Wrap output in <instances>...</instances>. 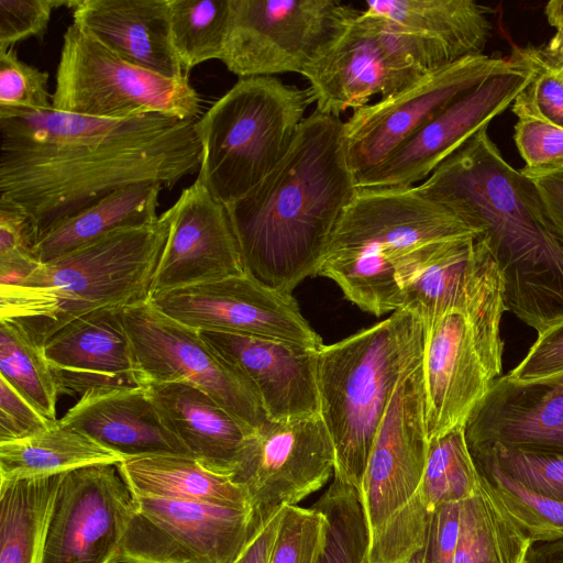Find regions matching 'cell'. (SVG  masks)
<instances>
[{
  "instance_id": "obj_29",
  "label": "cell",
  "mask_w": 563,
  "mask_h": 563,
  "mask_svg": "<svg viewBox=\"0 0 563 563\" xmlns=\"http://www.w3.org/2000/svg\"><path fill=\"white\" fill-rule=\"evenodd\" d=\"M117 466L134 495L251 509L247 494L231 476L208 470L192 456L145 455Z\"/></svg>"
},
{
  "instance_id": "obj_7",
  "label": "cell",
  "mask_w": 563,
  "mask_h": 563,
  "mask_svg": "<svg viewBox=\"0 0 563 563\" xmlns=\"http://www.w3.org/2000/svg\"><path fill=\"white\" fill-rule=\"evenodd\" d=\"M312 102L309 88L240 78L196 121L197 179L224 206L241 199L287 155Z\"/></svg>"
},
{
  "instance_id": "obj_49",
  "label": "cell",
  "mask_w": 563,
  "mask_h": 563,
  "mask_svg": "<svg viewBox=\"0 0 563 563\" xmlns=\"http://www.w3.org/2000/svg\"><path fill=\"white\" fill-rule=\"evenodd\" d=\"M534 183L556 234L563 240V174L541 177Z\"/></svg>"
},
{
  "instance_id": "obj_34",
  "label": "cell",
  "mask_w": 563,
  "mask_h": 563,
  "mask_svg": "<svg viewBox=\"0 0 563 563\" xmlns=\"http://www.w3.org/2000/svg\"><path fill=\"white\" fill-rule=\"evenodd\" d=\"M0 377L41 415L57 420L59 393L43 346L9 319H0Z\"/></svg>"
},
{
  "instance_id": "obj_3",
  "label": "cell",
  "mask_w": 563,
  "mask_h": 563,
  "mask_svg": "<svg viewBox=\"0 0 563 563\" xmlns=\"http://www.w3.org/2000/svg\"><path fill=\"white\" fill-rule=\"evenodd\" d=\"M358 189L343 122L313 111L284 159L255 188L225 206L244 269L284 294L318 275L333 232Z\"/></svg>"
},
{
  "instance_id": "obj_36",
  "label": "cell",
  "mask_w": 563,
  "mask_h": 563,
  "mask_svg": "<svg viewBox=\"0 0 563 563\" xmlns=\"http://www.w3.org/2000/svg\"><path fill=\"white\" fill-rule=\"evenodd\" d=\"M479 487L481 478L467 446L464 426L429 441L420 494L430 512L443 504L472 497Z\"/></svg>"
},
{
  "instance_id": "obj_54",
  "label": "cell",
  "mask_w": 563,
  "mask_h": 563,
  "mask_svg": "<svg viewBox=\"0 0 563 563\" xmlns=\"http://www.w3.org/2000/svg\"><path fill=\"white\" fill-rule=\"evenodd\" d=\"M559 67L561 68V71H562V74H563V66H559Z\"/></svg>"
},
{
  "instance_id": "obj_32",
  "label": "cell",
  "mask_w": 563,
  "mask_h": 563,
  "mask_svg": "<svg viewBox=\"0 0 563 563\" xmlns=\"http://www.w3.org/2000/svg\"><path fill=\"white\" fill-rule=\"evenodd\" d=\"M62 475L0 481V563H43Z\"/></svg>"
},
{
  "instance_id": "obj_33",
  "label": "cell",
  "mask_w": 563,
  "mask_h": 563,
  "mask_svg": "<svg viewBox=\"0 0 563 563\" xmlns=\"http://www.w3.org/2000/svg\"><path fill=\"white\" fill-rule=\"evenodd\" d=\"M530 544L482 482L478 492L462 501L453 563H525Z\"/></svg>"
},
{
  "instance_id": "obj_15",
  "label": "cell",
  "mask_w": 563,
  "mask_h": 563,
  "mask_svg": "<svg viewBox=\"0 0 563 563\" xmlns=\"http://www.w3.org/2000/svg\"><path fill=\"white\" fill-rule=\"evenodd\" d=\"M115 563H236L260 533L251 509L134 495Z\"/></svg>"
},
{
  "instance_id": "obj_19",
  "label": "cell",
  "mask_w": 563,
  "mask_h": 563,
  "mask_svg": "<svg viewBox=\"0 0 563 563\" xmlns=\"http://www.w3.org/2000/svg\"><path fill=\"white\" fill-rule=\"evenodd\" d=\"M150 300L166 316L198 331L265 336L312 349L323 345L292 295L267 287L246 272Z\"/></svg>"
},
{
  "instance_id": "obj_41",
  "label": "cell",
  "mask_w": 563,
  "mask_h": 563,
  "mask_svg": "<svg viewBox=\"0 0 563 563\" xmlns=\"http://www.w3.org/2000/svg\"><path fill=\"white\" fill-rule=\"evenodd\" d=\"M327 525L325 516L313 506L285 507L268 563H317Z\"/></svg>"
},
{
  "instance_id": "obj_39",
  "label": "cell",
  "mask_w": 563,
  "mask_h": 563,
  "mask_svg": "<svg viewBox=\"0 0 563 563\" xmlns=\"http://www.w3.org/2000/svg\"><path fill=\"white\" fill-rule=\"evenodd\" d=\"M517 121L514 141L525 167L520 172L531 179L563 174V128L539 110L531 82L511 104Z\"/></svg>"
},
{
  "instance_id": "obj_38",
  "label": "cell",
  "mask_w": 563,
  "mask_h": 563,
  "mask_svg": "<svg viewBox=\"0 0 563 563\" xmlns=\"http://www.w3.org/2000/svg\"><path fill=\"white\" fill-rule=\"evenodd\" d=\"M312 506L328 522L317 563H367L369 534L360 492L333 475L330 487Z\"/></svg>"
},
{
  "instance_id": "obj_21",
  "label": "cell",
  "mask_w": 563,
  "mask_h": 563,
  "mask_svg": "<svg viewBox=\"0 0 563 563\" xmlns=\"http://www.w3.org/2000/svg\"><path fill=\"white\" fill-rule=\"evenodd\" d=\"M165 213L169 230L150 299L245 272L227 207L198 179Z\"/></svg>"
},
{
  "instance_id": "obj_26",
  "label": "cell",
  "mask_w": 563,
  "mask_h": 563,
  "mask_svg": "<svg viewBox=\"0 0 563 563\" xmlns=\"http://www.w3.org/2000/svg\"><path fill=\"white\" fill-rule=\"evenodd\" d=\"M71 9L74 23L129 63L188 77L173 46L168 0H75Z\"/></svg>"
},
{
  "instance_id": "obj_50",
  "label": "cell",
  "mask_w": 563,
  "mask_h": 563,
  "mask_svg": "<svg viewBox=\"0 0 563 563\" xmlns=\"http://www.w3.org/2000/svg\"><path fill=\"white\" fill-rule=\"evenodd\" d=\"M284 508L278 511L251 541L236 563H268Z\"/></svg>"
},
{
  "instance_id": "obj_5",
  "label": "cell",
  "mask_w": 563,
  "mask_h": 563,
  "mask_svg": "<svg viewBox=\"0 0 563 563\" xmlns=\"http://www.w3.org/2000/svg\"><path fill=\"white\" fill-rule=\"evenodd\" d=\"M426 328L406 309L317 352L320 416L334 474L362 489L378 426L400 382L421 362Z\"/></svg>"
},
{
  "instance_id": "obj_18",
  "label": "cell",
  "mask_w": 563,
  "mask_h": 563,
  "mask_svg": "<svg viewBox=\"0 0 563 563\" xmlns=\"http://www.w3.org/2000/svg\"><path fill=\"white\" fill-rule=\"evenodd\" d=\"M514 64L440 111L378 167L363 177L358 188L411 187L424 181L434 169L471 137L508 109L532 81L533 68L512 48Z\"/></svg>"
},
{
  "instance_id": "obj_1",
  "label": "cell",
  "mask_w": 563,
  "mask_h": 563,
  "mask_svg": "<svg viewBox=\"0 0 563 563\" xmlns=\"http://www.w3.org/2000/svg\"><path fill=\"white\" fill-rule=\"evenodd\" d=\"M198 118L102 119L0 111V200L29 217L33 245L59 223L136 184L173 188L199 170Z\"/></svg>"
},
{
  "instance_id": "obj_47",
  "label": "cell",
  "mask_w": 563,
  "mask_h": 563,
  "mask_svg": "<svg viewBox=\"0 0 563 563\" xmlns=\"http://www.w3.org/2000/svg\"><path fill=\"white\" fill-rule=\"evenodd\" d=\"M563 372V321L538 334L523 360L508 375L531 380Z\"/></svg>"
},
{
  "instance_id": "obj_13",
  "label": "cell",
  "mask_w": 563,
  "mask_h": 563,
  "mask_svg": "<svg viewBox=\"0 0 563 563\" xmlns=\"http://www.w3.org/2000/svg\"><path fill=\"white\" fill-rule=\"evenodd\" d=\"M122 318L144 386H196L253 431L268 420L252 382L198 330L166 316L150 299L122 308Z\"/></svg>"
},
{
  "instance_id": "obj_25",
  "label": "cell",
  "mask_w": 563,
  "mask_h": 563,
  "mask_svg": "<svg viewBox=\"0 0 563 563\" xmlns=\"http://www.w3.org/2000/svg\"><path fill=\"white\" fill-rule=\"evenodd\" d=\"M59 422L125 459L157 454L191 456L165 422L146 386L87 391Z\"/></svg>"
},
{
  "instance_id": "obj_35",
  "label": "cell",
  "mask_w": 563,
  "mask_h": 563,
  "mask_svg": "<svg viewBox=\"0 0 563 563\" xmlns=\"http://www.w3.org/2000/svg\"><path fill=\"white\" fill-rule=\"evenodd\" d=\"M172 42L186 76L220 59L229 31L230 0H168Z\"/></svg>"
},
{
  "instance_id": "obj_20",
  "label": "cell",
  "mask_w": 563,
  "mask_h": 563,
  "mask_svg": "<svg viewBox=\"0 0 563 563\" xmlns=\"http://www.w3.org/2000/svg\"><path fill=\"white\" fill-rule=\"evenodd\" d=\"M396 283L398 309L416 314L426 329L450 312L467 311L505 292L498 266L476 234L420 246L399 265Z\"/></svg>"
},
{
  "instance_id": "obj_48",
  "label": "cell",
  "mask_w": 563,
  "mask_h": 563,
  "mask_svg": "<svg viewBox=\"0 0 563 563\" xmlns=\"http://www.w3.org/2000/svg\"><path fill=\"white\" fill-rule=\"evenodd\" d=\"M462 501L443 504L431 515L427 548L431 563H453L460 533Z\"/></svg>"
},
{
  "instance_id": "obj_17",
  "label": "cell",
  "mask_w": 563,
  "mask_h": 563,
  "mask_svg": "<svg viewBox=\"0 0 563 563\" xmlns=\"http://www.w3.org/2000/svg\"><path fill=\"white\" fill-rule=\"evenodd\" d=\"M136 508L117 464L62 475L52 509L43 563H115Z\"/></svg>"
},
{
  "instance_id": "obj_24",
  "label": "cell",
  "mask_w": 563,
  "mask_h": 563,
  "mask_svg": "<svg viewBox=\"0 0 563 563\" xmlns=\"http://www.w3.org/2000/svg\"><path fill=\"white\" fill-rule=\"evenodd\" d=\"M58 393L144 386L126 332L122 308L82 314L56 331L43 346Z\"/></svg>"
},
{
  "instance_id": "obj_31",
  "label": "cell",
  "mask_w": 563,
  "mask_h": 563,
  "mask_svg": "<svg viewBox=\"0 0 563 563\" xmlns=\"http://www.w3.org/2000/svg\"><path fill=\"white\" fill-rule=\"evenodd\" d=\"M125 457L57 420L29 439L0 443V481L42 478Z\"/></svg>"
},
{
  "instance_id": "obj_2",
  "label": "cell",
  "mask_w": 563,
  "mask_h": 563,
  "mask_svg": "<svg viewBox=\"0 0 563 563\" xmlns=\"http://www.w3.org/2000/svg\"><path fill=\"white\" fill-rule=\"evenodd\" d=\"M417 188L486 243L504 282L507 311L538 334L563 321V240L534 180L504 158L487 129Z\"/></svg>"
},
{
  "instance_id": "obj_16",
  "label": "cell",
  "mask_w": 563,
  "mask_h": 563,
  "mask_svg": "<svg viewBox=\"0 0 563 563\" xmlns=\"http://www.w3.org/2000/svg\"><path fill=\"white\" fill-rule=\"evenodd\" d=\"M512 64L511 56L465 57L400 92L354 110L343 122V135L357 183L450 103Z\"/></svg>"
},
{
  "instance_id": "obj_23",
  "label": "cell",
  "mask_w": 563,
  "mask_h": 563,
  "mask_svg": "<svg viewBox=\"0 0 563 563\" xmlns=\"http://www.w3.org/2000/svg\"><path fill=\"white\" fill-rule=\"evenodd\" d=\"M199 332L217 353L247 376L269 420L320 415L319 349L265 336Z\"/></svg>"
},
{
  "instance_id": "obj_11",
  "label": "cell",
  "mask_w": 563,
  "mask_h": 563,
  "mask_svg": "<svg viewBox=\"0 0 563 563\" xmlns=\"http://www.w3.org/2000/svg\"><path fill=\"white\" fill-rule=\"evenodd\" d=\"M221 62L240 78L302 73L361 11L334 0H230Z\"/></svg>"
},
{
  "instance_id": "obj_6",
  "label": "cell",
  "mask_w": 563,
  "mask_h": 563,
  "mask_svg": "<svg viewBox=\"0 0 563 563\" xmlns=\"http://www.w3.org/2000/svg\"><path fill=\"white\" fill-rule=\"evenodd\" d=\"M476 234L417 188H358L328 245L318 275L380 317L399 307L396 271L422 245ZM477 235V234H476Z\"/></svg>"
},
{
  "instance_id": "obj_44",
  "label": "cell",
  "mask_w": 563,
  "mask_h": 563,
  "mask_svg": "<svg viewBox=\"0 0 563 563\" xmlns=\"http://www.w3.org/2000/svg\"><path fill=\"white\" fill-rule=\"evenodd\" d=\"M74 0H0V51L43 36L55 8H71Z\"/></svg>"
},
{
  "instance_id": "obj_53",
  "label": "cell",
  "mask_w": 563,
  "mask_h": 563,
  "mask_svg": "<svg viewBox=\"0 0 563 563\" xmlns=\"http://www.w3.org/2000/svg\"><path fill=\"white\" fill-rule=\"evenodd\" d=\"M407 563H431L427 543L424 548L418 551Z\"/></svg>"
},
{
  "instance_id": "obj_4",
  "label": "cell",
  "mask_w": 563,
  "mask_h": 563,
  "mask_svg": "<svg viewBox=\"0 0 563 563\" xmlns=\"http://www.w3.org/2000/svg\"><path fill=\"white\" fill-rule=\"evenodd\" d=\"M168 230L164 211L154 223L110 232L0 284V319L16 322L44 346L82 314L148 300Z\"/></svg>"
},
{
  "instance_id": "obj_52",
  "label": "cell",
  "mask_w": 563,
  "mask_h": 563,
  "mask_svg": "<svg viewBox=\"0 0 563 563\" xmlns=\"http://www.w3.org/2000/svg\"><path fill=\"white\" fill-rule=\"evenodd\" d=\"M525 563H563V540L531 542Z\"/></svg>"
},
{
  "instance_id": "obj_42",
  "label": "cell",
  "mask_w": 563,
  "mask_h": 563,
  "mask_svg": "<svg viewBox=\"0 0 563 563\" xmlns=\"http://www.w3.org/2000/svg\"><path fill=\"white\" fill-rule=\"evenodd\" d=\"M48 73L19 59L15 49L0 51V111L52 108Z\"/></svg>"
},
{
  "instance_id": "obj_27",
  "label": "cell",
  "mask_w": 563,
  "mask_h": 563,
  "mask_svg": "<svg viewBox=\"0 0 563 563\" xmlns=\"http://www.w3.org/2000/svg\"><path fill=\"white\" fill-rule=\"evenodd\" d=\"M363 11L418 42L439 69L483 55L493 31L490 8L472 0H372Z\"/></svg>"
},
{
  "instance_id": "obj_12",
  "label": "cell",
  "mask_w": 563,
  "mask_h": 563,
  "mask_svg": "<svg viewBox=\"0 0 563 563\" xmlns=\"http://www.w3.org/2000/svg\"><path fill=\"white\" fill-rule=\"evenodd\" d=\"M418 42L361 11L331 47L302 76L316 111L338 117L413 86L438 70ZM441 69V68H440Z\"/></svg>"
},
{
  "instance_id": "obj_9",
  "label": "cell",
  "mask_w": 563,
  "mask_h": 563,
  "mask_svg": "<svg viewBox=\"0 0 563 563\" xmlns=\"http://www.w3.org/2000/svg\"><path fill=\"white\" fill-rule=\"evenodd\" d=\"M51 102L55 110L92 118L187 120L199 118L201 100L188 77L170 79L137 67L73 22L63 36Z\"/></svg>"
},
{
  "instance_id": "obj_45",
  "label": "cell",
  "mask_w": 563,
  "mask_h": 563,
  "mask_svg": "<svg viewBox=\"0 0 563 563\" xmlns=\"http://www.w3.org/2000/svg\"><path fill=\"white\" fill-rule=\"evenodd\" d=\"M512 48L533 68L531 81L534 99L541 113L563 128V74L543 53L542 47Z\"/></svg>"
},
{
  "instance_id": "obj_14",
  "label": "cell",
  "mask_w": 563,
  "mask_h": 563,
  "mask_svg": "<svg viewBox=\"0 0 563 563\" xmlns=\"http://www.w3.org/2000/svg\"><path fill=\"white\" fill-rule=\"evenodd\" d=\"M334 467L333 442L320 415L268 419L249 435L231 478L247 494L258 533L283 508L320 489Z\"/></svg>"
},
{
  "instance_id": "obj_40",
  "label": "cell",
  "mask_w": 563,
  "mask_h": 563,
  "mask_svg": "<svg viewBox=\"0 0 563 563\" xmlns=\"http://www.w3.org/2000/svg\"><path fill=\"white\" fill-rule=\"evenodd\" d=\"M470 452L487 456L528 492L563 503V452L501 445Z\"/></svg>"
},
{
  "instance_id": "obj_30",
  "label": "cell",
  "mask_w": 563,
  "mask_h": 563,
  "mask_svg": "<svg viewBox=\"0 0 563 563\" xmlns=\"http://www.w3.org/2000/svg\"><path fill=\"white\" fill-rule=\"evenodd\" d=\"M162 188L159 184L143 183L112 192L41 236L33 254L45 263L110 232L156 222Z\"/></svg>"
},
{
  "instance_id": "obj_51",
  "label": "cell",
  "mask_w": 563,
  "mask_h": 563,
  "mask_svg": "<svg viewBox=\"0 0 563 563\" xmlns=\"http://www.w3.org/2000/svg\"><path fill=\"white\" fill-rule=\"evenodd\" d=\"M548 22L555 34L545 46H541L545 56L555 65L563 66V0H552L545 4Z\"/></svg>"
},
{
  "instance_id": "obj_43",
  "label": "cell",
  "mask_w": 563,
  "mask_h": 563,
  "mask_svg": "<svg viewBox=\"0 0 563 563\" xmlns=\"http://www.w3.org/2000/svg\"><path fill=\"white\" fill-rule=\"evenodd\" d=\"M32 249L29 217L21 207L0 200V284L21 278L41 264Z\"/></svg>"
},
{
  "instance_id": "obj_37",
  "label": "cell",
  "mask_w": 563,
  "mask_h": 563,
  "mask_svg": "<svg viewBox=\"0 0 563 563\" xmlns=\"http://www.w3.org/2000/svg\"><path fill=\"white\" fill-rule=\"evenodd\" d=\"M471 455L484 487L531 542L563 540V503L528 492L487 456Z\"/></svg>"
},
{
  "instance_id": "obj_8",
  "label": "cell",
  "mask_w": 563,
  "mask_h": 563,
  "mask_svg": "<svg viewBox=\"0 0 563 563\" xmlns=\"http://www.w3.org/2000/svg\"><path fill=\"white\" fill-rule=\"evenodd\" d=\"M428 446L420 363L397 386L367 460L360 493L367 563H407L424 548L432 515L420 494Z\"/></svg>"
},
{
  "instance_id": "obj_22",
  "label": "cell",
  "mask_w": 563,
  "mask_h": 563,
  "mask_svg": "<svg viewBox=\"0 0 563 563\" xmlns=\"http://www.w3.org/2000/svg\"><path fill=\"white\" fill-rule=\"evenodd\" d=\"M470 451L494 445L563 452V372L493 383L464 424Z\"/></svg>"
},
{
  "instance_id": "obj_46",
  "label": "cell",
  "mask_w": 563,
  "mask_h": 563,
  "mask_svg": "<svg viewBox=\"0 0 563 563\" xmlns=\"http://www.w3.org/2000/svg\"><path fill=\"white\" fill-rule=\"evenodd\" d=\"M56 421L41 415L0 377V443L29 439Z\"/></svg>"
},
{
  "instance_id": "obj_28",
  "label": "cell",
  "mask_w": 563,
  "mask_h": 563,
  "mask_svg": "<svg viewBox=\"0 0 563 563\" xmlns=\"http://www.w3.org/2000/svg\"><path fill=\"white\" fill-rule=\"evenodd\" d=\"M146 387L191 456L208 470L231 476L253 430L196 386L175 382Z\"/></svg>"
},
{
  "instance_id": "obj_10",
  "label": "cell",
  "mask_w": 563,
  "mask_h": 563,
  "mask_svg": "<svg viewBox=\"0 0 563 563\" xmlns=\"http://www.w3.org/2000/svg\"><path fill=\"white\" fill-rule=\"evenodd\" d=\"M499 294L450 312L424 333L422 374L429 441L464 426L503 369Z\"/></svg>"
}]
</instances>
